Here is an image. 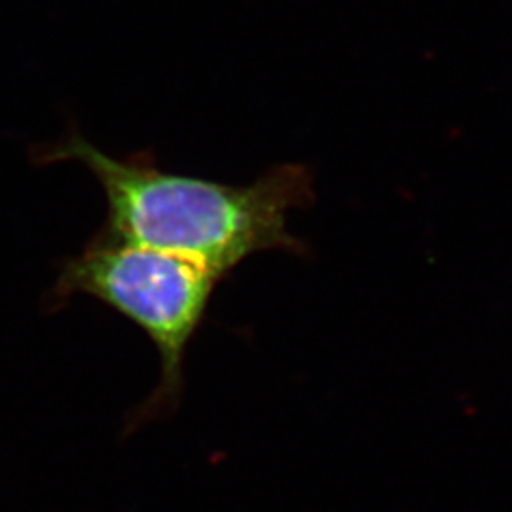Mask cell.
<instances>
[{"mask_svg":"<svg viewBox=\"0 0 512 512\" xmlns=\"http://www.w3.org/2000/svg\"><path fill=\"white\" fill-rule=\"evenodd\" d=\"M35 160L78 162L92 173L107 200V236L181 256L220 279L260 253L308 255V243L289 230L291 213L315 200L304 165L272 167L251 184H222L167 173L145 156L112 158L78 133L38 147Z\"/></svg>","mask_w":512,"mask_h":512,"instance_id":"cell-1","label":"cell"},{"mask_svg":"<svg viewBox=\"0 0 512 512\" xmlns=\"http://www.w3.org/2000/svg\"><path fill=\"white\" fill-rule=\"evenodd\" d=\"M219 275L181 256L97 232L63 262L50 302L92 296L147 334L160 355L156 389L126 421L124 433L169 418L183 401L184 359L205 321Z\"/></svg>","mask_w":512,"mask_h":512,"instance_id":"cell-2","label":"cell"}]
</instances>
